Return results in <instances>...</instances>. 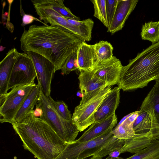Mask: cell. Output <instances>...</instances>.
<instances>
[{"label": "cell", "mask_w": 159, "mask_h": 159, "mask_svg": "<svg viewBox=\"0 0 159 159\" xmlns=\"http://www.w3.org/2000/svg\"><path fill=\"white\" fill-rule=\"evenodd\" d=\"M20 41L24 52H33L46 58L56 71L61 69L67 59L84 41L60 26L33 25L24 30Z\"/></svg>", "instance_id": "obj_1"}, {"label": "cell", "mask_w": 159, "mask_h": 159, "mask_svg": "<svg viewBox=\"0 0 159 159\" xmlns=\"http://www.w3.org/2000/svg\"><path fill=\"white\" fill-rule=\"evenodd\" d=\"M34 110L12 127L22 140L24 149L38 159H55L67 143L43 120L35 116Z\"/></svg>", "instance_id": "obj_2"}, {"label": "cell", "mask_w": 159, "mask_h": 159, "mask_svg": "<svg viewBox=\"0 0 159 159\" xmlns=\"http://www.w3.org/2000/svg\"><path fill=\"white\" fill-rule=\"evenodd\" d=\"M159 79V42L138 53L123 66L118 86L124 91L142 88Z\"/></svg>", "instance_id": "obj_3"}, {"label": "cell", "mask_w": 159, "mask_h": 159, "mask_svg": "<svg viewBox=\"0 0 159 159\" xmlns=\"http://www.w3.org/2000/svg\"><path fill=\"white\" fill-rule=\"evenodd\" d=\"M51 96L48 97L40 89L37 104L42 110L39 118L45 120L59 136L67 143L73 142L77 136L79 130L72 120L62 118L54 108Z\"/></svg>", "instance_id": "obj_4"}, {"label": "cell", "mask_w": 159, "mask_h": 159, "mask_svg": "<svg viewBox=\"0 0 159 159\" xmlns=\"http://www.w3.org/2000/svg\"><path fill=\"white\" fill-rule=\"evenodd\" d=\"M114 127L98 137L90 140L81 142L77 140L67 143L66 146L55 159H84L93 156L114 137Z\"/></svg>", "instance_id": "obj_5"}, {"label": "cell", "mask_w": 159, "mask_h": 159, "mask_svg": "<svg viewBox=\"0 0 159 159\" xmlns=\"http://www.w3.org/2000/svg\"><path fill=\"white\" fill-rule=\"evenodd\" d=\"M34 84L15 87L3 96H0V122L1 123L14 122L17 112L33 88Z\"/></svg>", "instance_id": "obj_6"}, {"label": "cell", "mask_w": 159, "mask_h": 159, "mask_svg": "<svg viewBox=\"0 0 159 159\" xmlns=\"http://www.w3.org/2000/svg\"><path fill=\"white\" fill-rule=\"evenodd\" d=\"M111 89V86H107L95 97L75 107L72 116V120L79 131H84L94 122L95 113Z\"/></svg>", "instance_id": "obj_7"}, {"label": "cell", "mask_w": 159, "mask_h": 159, "mask_svg": "<svg viewBox=\"0 0 159 159\" xmlns=\"http://www.w3.org/2000/svg\"><path fill=\"white\" fill-rule=\"evenodd\" d=\"M37 76L31 58L26 53L19 52L11 72L8 90L17 86L34 84Z\"/></svg>", "instance_id": "obj_8"}, {"label": "cell", "mask_w": 159, "mask_h": 159, "mask_svg": "<svg viewBox=\"0 0 159 159\" xmlns=\"http://www.w3.org/2000/svg\"><path fill=\"white\" fill-rule=\"evenodd\" d=\"M25 53L34 64L38 83L40 85L41 90L46 96H51V84L55 72L53 64L47 58L38 53L31 51Z\"/></svg>", "instance_id": "obj_9"}, {"label": "cell", "mask_w": 159, "mask_h": 159, "mask_svg": "<svg viewBox=\"0 0 159 159\" xmlns=\"http://www.w3.org/2000/svg\"><path fill=\"white\" fill-rule=\"evenodd\" d=\"M123 66L116 57L97 63L92 70L95 75L108 86L118 85Z\"/></svg>", "instance_id": "obj_10"}, {"label": "cell", "mask_w": 159, "mask_h": 159, "mask_svg": "<svg viewBox=\"0 0 159 159\" xmlns=\"http://www.w3.org/2000/svg\"><path fill=\"white\" fill-rule=\"evenodd\" d=\"M78 78L79 88L82 97L79 104H82L96 96L107 85L94 74L93 70H81Z\"/></svg>", "instance_id": "obj_11"}, {"label": "cell", "mask_w": 159, "mask_h": 159, "mask_svg": "<svg viewBox=\"0 0 159 159\" xmlns=\"http://www.w3.org/2000/svg\"><path fill=\"white\" fill-rule=\"evenodd\" d=\"M138 1V0H119L115 15L107 28V32L113 34L121 30Z\"/></svg>", "instance_id": "obj_12"}, {"label": "cell", "mask_w": 159, "mask_h": 159, "mask_svg": "<svg viewBox=\"0 0 159 159\" xmlns=\"http://www.w3.org/2000/svg\"><path fill=\"white\" fill-rule=\"evenodd\" d=\"M120 89L118 86L115 87L108 93L94 114V122L107 119L115 113L120 102Z\"/></svg>", "instance_id": "obj_13"}, {"label": "cell", "mask_w": 159, "mask_h": 159, "mask_svg": "<svg viewBox=\"0 0 159 159\" xmlns=\"http://www.w3.org/2000/svg\"><path fill=\"white\" fill-rule=\"evenodd\" d=\"M19 52L14 48L9 50L0 63V96L7 93L11 72Z\"/></svg>", "instance_id": "obj_14"}, {"label": "cell", "mask_w": 159, "mask_h": 159, "mask_svg": "<svg viewBox=\"0 0 159 159\" xmlns=\"http://www.w3.org/2000/svg\"><path fill=\"white\" fill-rule=\"evenodd\" d=\"M77 53V66L79 71L92 70L97 63L93 45L83 41L78 46Z\"/></svg>", "instance_id": "obj_15"}, {"label": "cell", "mask_w": 159, "mask_h": 159, "mask_svg": "<svg viewBox=\"0 0 159 159\" xmlns=\"http://www.w3.org/2000/svg\"><path fill=\"white\" fill-rule=\"evenodd\" d=\"M135 134L152 132L159 128L153 108L147 111L139 110L138 116L133 124Z\"/></svg>", "instance_id": "obj_16"}, {"label": "cell", "mask_w": 159, "mask_h": 159, "mask_svg": "<svg viewBox=\"0 0 159 159\" xmlns=\"http://www.w3.org/2000/svg\"><path fill=\"white\" fill-rule=\"evenodd\" d=\"M117 121L115 113L104 120L92 124L78 139L81 142L87 141L94 139L107 131L111 127H115Z\"/></svg>", "instance_id": "obj_17"}, {"label": "cell", "mask_w": 159, "mask_h": 159, "mask_svg": "<svg viewBox=\"0 0 159 159\" xmlns=\"http://www.w3.org/2000/svg\"><path fill=\"white\" fill-rule=\"evenodd\" d=\"M154 140L151 132L135 134L132 138L124 140L123 147L120 149V153L130 152L135 154L148 147Z\"/></svg>", "instance_id": "obj_18"}, {"label": "cell", "mask_w": 159, "mask_h": 159, "mask_svg": "<svg viewBox=\"0 0 159 159\" xmlns=\"http://www.w3.org/2000/svg\"><path fill=\"white\" fill-rule=\"evenodd\" d=\"M40 89V85L38 83L30 91L17 112L14 119V122H21L29 112L33 110L34 106L38 103Z\"/></svg>", "instance_id": "obj_19"}, {"label": "cell", "mask_w": 159, "mask_h": 159, "mask_svg": "<svg viewBox=\"0 0 159 159\" xmlns=\"http://www.w3.org/2000/svg\"><path fill=\"white\" fill-rule=\"evenodd\" d=\"M31 1L33 5L52 9L66 18L80 20L79 17L74 15L69 8L66 7L62 0H32Z\"/></svg>", "instance_id": "obj_20"}, {"label": "cell", "mask_w": 159, "mask_h": 159, "mask_svg": "<svg viewBox=\"0 0 159 159\" xmlns=\"http://www.w3.org/2000/svg\"><path fill=\"white\" fill-rule=\"evenodd\" d=\"M151 108L154 110L159 125V79L156 80L154 86L143 102L140 110L147 111Z\"/></svg>", "instance_id": "obj_21"}, {"label": "cell", "mask_w": 159, "mask_h": 159, "mask_svg": "<svg viewBox=\"0 0 159 159\" xmlns=\"http://www.w3.org/2000/svg\"><path fill=\"white\" fill-rule=\"evenodd\" d=\"M66 19L68 23L76 30L79 38L85 41L91 40L92 30L94 24L91 19L89 18L82 21Z\"/></svg>", "instance_id": "obj_22"}, {"label": "cell", "mask_w": 159, "mask_h": 159, "mask_svg": "<svg viewBox=\"0 0 159 159\" xmlns=\"http://www.w3.org/2000/svg\"><path fill=\"white\" fill-rule=\"evenodd\" d=\"M141 35L143 39L148 40L152 44L159 42V21L146 22L142 26Z\"/></svg>", "instance_id": "obj_23"}, {"label": "cell", "mask_w": 159, "mask_h": 159, "mask_svg": "<svg viewBox=\"0 0 159 159\" xmlns=\"http://www.w3.org/2000/svg\"><path fill=\"white\" fill-rule=\"evenodd\" d=\"M123 159H159V140H153L147 148Z\"/></svg>", "instance_id": "obj_24"}, {"label": "cell", "mask_w": 159, "mask_h": 159, "mask_svg": "<svg viewBox=\"0 0 159 159\" xmlns=\"http://www.w3.org/2000/svg\"><path fill=\"white\" fill-rule=\"evenodd\" d=\"M93 46L97 58V64L109 59L113 56V48L108 41H100Z\"/></svg>", "instance_id": "obj_25"}, {"label": "cell", "mask_w": 159, "mask_h": 159, "mask_svg": "<svg viewBox=\"0 0 159 159\" xmlns=\"http://www.w3.org/2000/svg\"><path fill=\"white\" fill-rule=\"evenodd\" d=\"M113 136L118 139L125 140L133 137L135 133L133 128V124H130L125 120L120 125L112 130Z\"/></svg>", "instance_id": "obj_26"}, {"label": "cell", "mask_w": 159, "mask_h": 159, "mask_svg": "<svg viewBox=\"0 0 159 159\" xmlns=\"http://www.w3.org/2000/svg\"><path fill=\"white\" fill-rule=\"evenodd\" d=\"M91 1L94 6V16L98 19L108 28L109 25L106 12V0H93Z\"/></svg>", "instance_id": "obj_27"}, {"label": "cell", "mask_w": 159, "mask_h": 159, "mask_svg": "<svg viewBox=\"0 0 159 159\" xmlns=\"http://www.w3.org/2000/svg\"><path fill=\"white\" fill-rule=\"evenodd\" d=\"M124 143V140L119 139L114 137L93 156L102 158L115 150L120 149Z\"/></svg>", "instance_id": "obj_28"}, {"label": "cell", "mask_w": 159, "mask_h": 159, "mask_svg": "<svg viewBox=\"0 0 159 159\" xmlns=\"http://www.w3.org/2000/svg\"><path fill=\"white\" fill-rule=\"evenodd\" d=\"M77 51L73 52L67 59L61 69L62 75H68L71 71L78 69Z\"/></svg>", "instance_id": "obj_29"}, {"label": "cell", "mask_w": 159, "mask_h": 159, "mask_svg": "<svg viewBox=\"0 0 159 159\" xmlns=\"http://www.w3.org/2000/svg\"><path fill=\"white\" fill-rule=\"evenodd\" d=\"M51 101L56 110L64 119L72 120V116L66 104L63 101H55L51 97Z\"/></svg>", "instance_id": "obj_30"}, {"label": "cell", "mask_w": 159, "mask_h": 159, "mask_svg": "<svg viewBox=\"0 0 159 159\" xmlns=\"http://www.w3.org/2000/svg\"><path fill=\"white\" fill-rule=\"evenodd\" d=\"M119 0H106V12L109 27L115 15Z\"/></svg>", "instance_id": "obj_31"}, {"label": "cell", "mask_w": 159, "mask_h": 159, "mask_svg": "<svg viewBox=\"0 0 159 159\" xmlns=\"http://www.w3.org/2000/svg\"><path fill=\"white\" fill-rule=\"evenodd\" d=\"M34 20L41 22L44 25H46L44 23L42 22L41 20H39L38 19L35 18L31 15L25 14L23 16L22 25V26H24L27 24L31 23Z\"/></svg>", "instance_id": "obj_32"}, {"label": "cell", "mask_w": 159, "mask_h": 159, "mask_svg": "<svg viewBox=\"0 0 159 159\" xmlns=\"http://www.w3.org/2000/svg\"><path fill=\"white\" fill-rule=\"evenodd\" d=\"M120 154V149L115 150L110 153L106 159H123V158L119 157Z\"/></svg>", "instance_id": "obj_33"}, {"label": "cell", "mask_w": 159, "mask_h": 159, "mask_svg": "<svg viewBox=\"0 0 159 159\" xmlns=\"http://www.w3.org/2000/svg\"><path fill=\"white\" fill-rule=\"evenodd\" d=\"M152 133L154 140H159V129L154 130Z\"/></svg>", "instance_id": "obj_34"}, {"label": "cell", "mask_w": 159, "mask_h": 159, "mask_svg": "<svg viewBox=\"0 0 159 159\" xmlns=\"http://www.w3.org/2000/svg\"><path fill=\"white\" fill-rule=\"evenodd\" d=\"M84 159H102V157H101L93 156L89 158H86Z\"/></svg>", "instance_id": "obj_35"}, {"label": "cell", "mask_w": 159, "mask_h": 159, "mask_svg": "<svg viewBox=\"0 0 159 159\" xmlns=\"http://www.w3.org/2000/svg\"><path fill=\"white\" fill-rule=\"evenodd\" d=\"M77 95L80 97H81L82 98V94L80 91H78L77 93Z\"/></svg>", "instance_id": "obj_36"}]
</instances>
